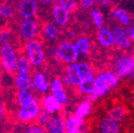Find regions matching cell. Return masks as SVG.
<instances>
[{"label": "cell", "instance_id": "cell-3", "mask_svg": "<svg viewBox=\"0 0 134 133\" xmlns=\"http://www.w3.org/2000/svg\"><path fill=\"white\" fill-rule=\"evenodd\" d=\"M25 53L29 58L33 67H41L46 60V52L43 45L38 39L26 42Z\"/></svg>", "mask_w": 134, "mask_h": 133}, {"label": "cell", "instance_id": "cell-27", "mask_svg": "<svg viewBox=\"0 0 134 133\" xmlns=\"http://www.w3.org/2000/svg\"><path fill=\"white\" fill-rule=\"evenodd\" d=\"M78 70H79L81 81L83 79L88 78V77L93 75V69L86 62H80V63H78Z\"/></svg>", "mask_w": 134, "mask_h": 133}, {"label": "cell", "instance_id": "cell-2", "mask_svg": "<svg viewBox=\"0 0 134 133\" xmlns=\"http://www.w3.org/2000/svg\"><path fill=\"white\" fill-rule=\"evenodd\" d=\"M17 50L11 44L0 47V63L2 69L9 75L17 74Z\"/></svg>", "mask_w": 134, "mask_h": 133}, {"label": "cell", "instance_id": "cell-25", "mask_svg": "<svg viewBox=\"0 0 134 133\" xmlns=\"http://www.w3.org/2000/svg\"><path fill=\"white\" fill-rule=\"evenodd\" d=\"M66 123V131H80L82 125H83V119L79 118L76 115H70L65 119Z\"/></svg>", "mask_w": 134, "mask_h": 133}, {"label": "cell", "instance_id": "cell-15", "mask_svg": "<svg viewBox=\"0 0 134 133\" xmlns=\"http://www.w3.org/2000/svg\"><path fill=\"white\" fill-rule=\"evenodd\" d=\"M99 129L103 133H119L120 126L117 121L112 119L111 117H106L100 119L99 123Z\"/></svg>", "mask_w": 134, "mask_h": 133}, {"label": "cell", "instance_id": "cell-42", "mask_svg": "<svg viewBox=\"0 0 134 133\" xmlns=\"http://www.w3.org/2000/svg\"><path fill=\"white\" fill-rule=\"evenodd\" d=\"M3 2H4V0H0V5L2 4V3H3Z\"/></svg>", "mask_w": 134, "mask_h": 133}, {"label": "cell", "instance_id": "cell-17", "mask_svg": "<svg viewBox=\"0 0 134 133\" xmlns=\"http://www.w3.org/2000/svg\"><path fill=\"white\" fill-rule=\"evenodd\" d=\"M42 33L44 35V37L48 42H54L60 36V30L56 23L48 21L42 27Z\"/></svg>", "mask_w": 134, "mask_h": 133}, {"label": "cell", "instance_id": "cell-32", "mask_svg": "<svg viewBox=\"0 0 134 133\" xmlns=\"http://www.w3.org/2000/svg\"><path fill=\"white\" fill-rule=\"evenodd\" d=\"M46 131L43 126L39 125L38 123H33L25 128L23 133H46Z\"/></svg>", "mask_w": 134, "mask_h": 133}, {"label": "cell", "instance_id": "cell-1", "mask_svg": "<svg viewBox=\"0 0 134 133\" xmlns=\"http://www.w3.org/2000/svg\"><path fill=\"white\" fill-rule=\"evenodd\" d=\"M118 85V77L113 72L104 71L95 76V93L92 98H99L105 95L110 90L115 88Z\"/></svg>", "mask_w": 134, "mask_h": 133}, {"label": "cell", "instance_id": "cell-11", "mask_svg": "<svg viewBox=\"0 0 134 133\" xmlns=\"http://www.w3.org/2000/svg\"><path fill=\"white\" fill-rule=\"evenodd\" d=\"M41 106L51 114H57L63 110V104L51 93H47L42 97Z\"/></svg>", "mask_w": 134, "mask_h": 133}, {"label": "cell", "instance_id": "cell-23", "mask_svg": "<svg viewBox=\"0 0 134 133\" xmlns=\"http://www.w3.org/2000/svg\"><path fill=\"white\" fill-rule=\"evenodd\" d=\"M128 114L127 109L122 105H115L108 111V117L119 123L124 120Z\"/></svg>", "mask_w": 134, "mask_h": 133}, {"label": "cell", "instance_id": "cell-44", "mask_svg": "<svg viewBox=\"0 0 134 133\" xmlns=\"http://www.w3.org/2000/svg\"><path fill=\"white\" fill-rule=\"evenodd\" d=\"M5 133H13V132H11V131H8V132H5Z\"/></svg>", "mask_w": 134, "mask_h": 133}, {"label": "cell", "instance_id": "cell-4", "mask_svg": "<svg viewBox=\"0 0 134 133\" xmlns=\"http://www.w3.org/2000/svg\"><path fill=\"white\" fill-rule=\"evenodd\" d=\"M56 57L63 63L71 64L76 63L79 57V53L75 48V44L69 40H63L59 43L56 48Z\"/></svg>", "mask_w": 134, "mask_h": 133}, {"label": "cell", "instance_id": "cell-35", "mask_svg": "<svg viewBox=\"0 0 134 133\" xmlns=\"http://www.w3.org/2000/svg\"><path fill=\"white\" fill-rule=\"evenodd\" d=\"M50 90H61L64 87V84L63 82V79L60 77H54L53 79H51L50 81Z\"/></svg>", "mask_w": 134, "mask_h": 133}, {"label": "cell", "instance_id": "cell-39", "mask_svg": "<svg viewBox=\"0 0 134 133\" xmlns=\"http://www.w3.org/2000/svg\"><path fill=\"white\" fill-rule=\"evenodd\" d=\"M38 2L44 3V4H51V3H55L57 0H37Z\"/></svg>", "mask_w": 134, "mask_h": 133}, {"label": "cell", "instance_id": "cell-45", "mask_svg": "<svg viewBox=\"0 0 134 133\" xmlns=\"http://www.w3.org/2000/svg\"><path fill=\"white\" fill-rule=\"evenodd\" d=\"M95 133H103V132H100V131H99V132H95Z\"/></svg>", "mask_w": 134, "mask_h": 133}, {"label": "cell", "instance_id": "cell-46", "mask_svg": "<svg viewBox=\"0 0 134 133\" xmlns=\"http://www.w3.org/2000/svg\"><path fill=\"white\" fill-rule=\"evenodd\" d=\"M46 133H49V132H48V131H46Z\"/></svg>", "mask_w": 134, "mask_h": 133}, {"label": "cell", "instance_id": "cell-24", "mask_svg": "<svg viewBox=\"0 0 134 133\" xmlns=\"http://www.w3.org/2000/svg\"><path fill=\"white\" fill-rule=\"evenodd\" d=\"M16 12L14 5L10 2H3L0 5V18L5 21L13 18Z\"/></svg>", "mask_w": 134, "mask_h": 133}, {"label": "cell", "instance_id": "cell-7", "mask_svg": "<svg viewBox=\"0 0 134 133\" xmlns=\"http://www.w3.org/2000/svg\"><path fill=\"white\" fill-rule=\"evenodd\" d=\"M20 35L24 41H32L36 39L40 32V25L36 18L23 20L19 28Z\"/></svg>", "mask_w": 134, "mask_h": 133}, {"label": "cell", "instance_id": "cell-26", "mask_svg": "<svg viewBox=\"0 0 134 133\" xmlns=\"http://www.w3.org/2000/svg\"><path fill=\"white\" fill-rule=\"evenodd\" d=\"M113 17L117 21H120L123 26H127L130 23V17L124 8H116L113 11Z\"/></svg>", "mask_w": 134, "mask_h": 133}, {"label": "cell", "instance_id": "cell-29", "mask_svg": "<svg viewBox=\"0 0 134 133\" xmlns=\"http://www.w3.org/2000/svg\"><path fill=\"white\" fill-rule=\"evenodd\" d=\"M52 117H53V114H51L48 111H46L45 109L42 108L39 114H38L37 118H36V121H37V123L39 125L43 126V127H47Z\"/></svg>", "mask_w": 134, "mask_h": 133}, {"label": "cell", "instance_id": "cell-20", "mask_svg": "<svg viewBox=\"0 0 134 133\" xmlns=\"http://www.w3.org/2000/svg\"><path fill=\"white\" fill-rule=\"evenodd\" d=\"M77 87L82 94L93 96L95 93V76L92 75L88 78L83 79Z\"/></svg>", "mask_w": 134, "mask_h": 133}, {"label": "cell", "instance_id": "cell-22", "mask_svg": "<svg viewBox=\"0 0 134 133\" xmlns=\"http://www.w3.org/2000/svg\"><path fill=\"white\" fill-rule=\"evenodd\" d=\"M32 63L26 55H19L17 60V74H30Z\"/></svg>", "mask_w": 134, "mask_h": 133}, {"label": "cell", "instance_id": "cell-30", "mask_svg": "<svg viewBox=\"0 0 134 133\" xmlns=\"http://www.w3.org/2000/svg\"><path fill=\"white\" fill-rule=\"evenodd\" d=\"M12 34L9 29H0V47L10 44Z\"/></svg>", "mask_w": 134, "mask_h": 133}, {"label": "cell", "instance_id": "cell-38", "mask_svg": "<svg viewBox=\"0 0 134 133\" xmlns=\"http://www.w3.org/2000/svg\"><path fill=\"white\" fill-rule=\"evenodd\" d=\"M129 35H130V37L131 39V41L134 42V24L131 25L130 28H129Z\"/></svg>", "mask_w": 134, "mask_h": 133}, {"label": "cell", "instance_id": "cell-21", "mask_svg": "<svg viewBox=\"0 0 134 133\" xmlns=\"http://www.w3.org/2000/svg\"><path fill=\"white\" fill-rule=\"evenodd\" d=\"M75 46L77 49L79 55H87L88 54V52L90 50V47H91V42H90V39L87 36H79L75 39Z\"/></svg>", "mask_w": 134, "mask_h": 133}, {"label": "cell", "instance_id": "cell-28", "mask_svg": "<svg viewBox=\"0 0 134 133\" xmlns=\"http://www.w3.org/2000/svg\"><path fill=\"white\" fill-rule=\"evenodd\" d=\"M91 110V105L88 102H84L80 103L79 105L75 109V115L78 117L79 118L84 119L88 115Z\"/></svg>", "mask_w": 134, "mask_h": 133}, {"label": "cell", "instance_id": "cell-9", "mask_svg": "<svg viewBox=\"0 0 134 133\" xmlns=\"http://www.w3.org/2000/svg\"><path fill=\"white\" fill-rule=\"evenodd\" d=\"M37 0H21L18 5V13L23 20L35 18L38 10Z\"/></svg>", "mask_w": 134, "mask_h": 133}, {"label": "cell", "instance_id": "cell-6", "mask_svg": "<svg viewBox=\"0 0 134 133\" xmlns=\"http://www.w3.org/2000/svg\"><path fill=\"white\" fill-rule=\"evenodd\" d=\"M42 109L41 102L36 99L33 103L27 106H21L17 112V118L20 122L24 124H30L37 118L38 114Z\"/></svg>", "mask_w": 134, "mask_h": 133}, {"label": "cell", "instance_id": "cell-19", "mask_svg": "<svg viewBox=\"0 0 134 133\" xmlns=\"http://www.w3.org/2000/svg\"><path fill=\"white\" fill-rule=\"evenodd\" d=\"M36 98L34 96L33 91L30 90H18L16 94V101L18 102V105L21 106H27L29 104L33 103Z\"/></svg>", "mask_w": 134, "mask_h": 133}, {"label": "cell", "instance_id": "cell-18", "mask_svg": "<svg viewBox=\"0 0 134 133\" xmlns=\"http://www.w3.org/2000/svg\"><path fill=\"white\" fill-rule=\"evenodd\" d=\"M98 41L100 46L103 47V48H111L114 45V37L112 30L106 27H103L99 29Z\"/></svg>", "mask_w": 134, "mask_h": 133}, {"label": "cell", "instance_id": "cell-8", "mask_svg": "<svg viewBox=\"0 0 134 133\" xmlns=\"http://www.w3.org/2000/svg\"><path fill=\"white\" fill-rule=\"evenodd\" d=\"M114 37V45L122 49L129 48L131 46V39L129 31L123 26H115L112 29Z\"/></svg>", "mask_w": 134, "mask_h": 133}, {"label": "cell", "instance_id": "cell-34", "mask_svg": "<svg viewBox=\"0 0 134 133\" xmlns=\"http://www.w3.org/2000/svg\"><path fill=\"white\" fill-rule=\"evenodd\" d=\"M58 1L59 4L69 11H74L77 8V0H58Z\"/></svg>", "mask_w": 134, "mask_h": 133}, {"label": "cell", "instance_id": "cell-33", "mask_svg": "<svg viewBox=\"0 0 134 133\" xmlns=\"http://www.w3.org/2000/svg\"><path fill=\"white\" fill-rule=\"evenodd\" d=\"M51 94H52L53 96H55V97H56V98L58 99L63 105L68 102V96H67V93L64 90V88L51 90Z\"/></svg>", "mask_w": 134, "mask_h": 133}, {"label": "cell", "instance_id": "cell-40", "mask_svg": "<svg viewBox=\"0 0 134 133\" xmlns=\"http://www.w3.org/2000/svg\"><path fill=\"white\" fill-rule=\"evenodd\" d=\"M65 133H80V131H66Z\"/></svg>", "mask_w": 134, "mask_h": 133}, {"label": "cell", "instance_id": "cell-43", "mask_svg": "<svg viewBox=\"0 0 134 133\" xmlns=\"http://www.w3.org/2000/svg\"><path fill=\"white\" fill-rule=\"evenodd\" d=\"M132 90H133V93H134V83H133V87H132Z\"/></svg>", "mask_w": 134, "mask_h": 133}, {"label": "cell", "instance_id": "cell-13", "mask_svg": "<svg viewBox=\"0 0 134 133\" xmlns=\"http://www.w3.org/2000/svg\"><path fill=\"white\" fill-rule=\"evenodd\" d=\"M47 131L49 133H65L66 132L65 118L61 114L53 115L48 125L47 126Z\"/></svg>", "mask_w": 134, "mask_h": 133}, {"label": "cell", "instance_id": "cell-10", "mask_svg": "<svg viewBox=\"0 0 134 133\" xmlns=\"http://www.w3.org/2000/svg\"><path fill=\"white\" fill-rule=\"evenodd\" d=\"M32 82L35 91H37L41 95L47 94L48 90L50 88V82L48 81L46 74L43 72H35L32 76Z\"/></svg>", "mask_w": 134, "mask_h": 133}, {"label": "cell", "instance_id": "cell-16", "mask_svg": "<svg viewBox=\"0 0 134 133\" xmlns=\"http://www.w3.org/2000/svg\"><path fill=\"white\" fill-rule=\"evenodd\" d=\"M15 87L18 90H30L35 91L32 82L31 74H16L15 76Z\"/></svg>", "mask_w": 134, "mask_h": 133}, {"label": "cell", "instance_id": "cell-41", "mask_svg": "<svg viewBox=\"0 0 134 133\" xmlns=\"http://www.w3.org/2000/svg\"><path fill=\"white\" fill-rule=\"evenodd\" d=\"M1 68H2V66H1V63H0V75H1Z\"/></svg>", "mask_w": 134, "mask_h": 133}, {"label": "cell", "instance_id": "cell-31", "mask_svg": "<svg viewBox=\"0 0 134 133\" xmlns=\"http://www.w3.org/2000/svg\"><path fill=\"white\" fill-rule=\"evenodd\" d=\"M91 19L94 25L98 29H100V28L103 27V23H103V14L99 10L94 9V10L91 11Z\"/></svg>", "mask_w": 134, "mask_h": 133}, {"label": "cell", "instance_id": "cell-14", "mask_svg": "<svg viewBox=\"0 0 134 133\" xmlns=\"http://www.w3.org/2000/svg\"><path fill=\"white\" fill-rule=\"evenodd\" d=\"M65 77L72 87H77L81 82L79 70H78V63L68 64L65 71Z\"/></svg>", "mask_w": 134, "mask_h": 133}, {"label": "cell", "instance_id": "cell-5", "mask_svg": "<svg viewBox=\"0 0 134 133\" xmlns=\"http://www.w3.org/2000/svg\"><path fill=\"white\" fill-rule=\"evenodd\" d=\"M115 74L118 78H134V57L120 56L115 60Z\"/></svg>", "mask_w": 134, "mask_h": 133}, {"label": "cell", "instance_id": "cell-36", "mask_svg": "<svg viewBox=\"0 0 134 133\" xmlns=\"http://www.w3.org/2000/svg\"><path fill=\"white\" fill-rule=\"evenodd\" d=\"M96 2V0H80V4L83 8H90L94 5V3Z\"/></svg>", "mask_w": 134, "mask_h": 133}, {"label": "cell", "instance_id": "cell-12", "mask_svg": "<svg viewBox=\"0 0 134 133\" xmlns=\"http://www.w3.org/2000/svg\"><path fill=\"white\" fill-rule=\"evenodd\" d=\"M52 16L55 23L62 27L66 26L70 21V11L60 4H55L53 6Z\"/></svg>", "mask_w": 134, "mask_h": 133}, {"label": "cell", "instance_id": "cell-37", "mask_svg": "<svg viewBox=\"0 0 134 133\" xmlns=\"http://www.w3.org/2000/svg\"><path fill=\"white\" fill-rule=\"evenodd\" d=\"M5 117V107H4V102H3L2 96L0 94V121L2 120Z\"/></svg>", "mask_w": 134, "mask_h": 133}]
</instances>
